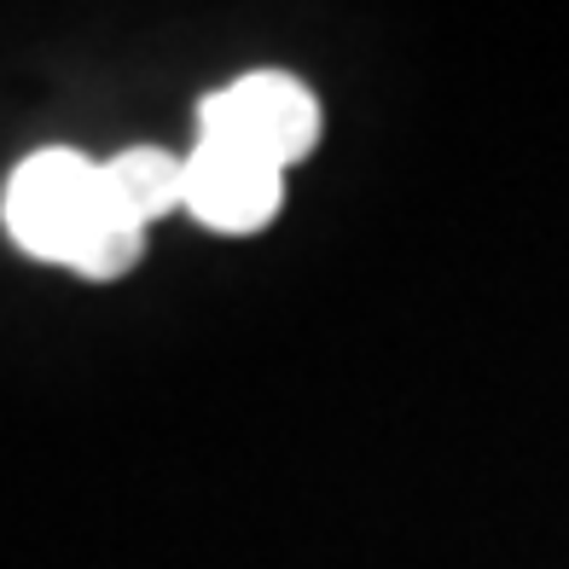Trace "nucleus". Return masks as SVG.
I'll return each instance as SVG.
<instances>
[{"instance_id":"nucleus-4","label":"nucleus","mask_w":569,"mask_h":569,"mask_svg":"<svg viewBox=\"0 0 569 569\" xmlns=\"http://www.w3.org/2000/svg\"><path fill=\"white\" fill-rule=\"evenodd\" d=\"M106 198H111V216L140 227L158 221L169 210H187V158H169L158 146H134L122 158L106 163Z\"/></svg>"},{"instance_id":"nucleus-5","label":"nucleus","mask_w":569,"mask_h":569,"mask_svg":"<svg viewBox=\"0 0 569 569\" xmlns=\"http://www.w3.org/2000/svg\"><path fill=\"white\" fill-rule=\"evenodd\" d=\"M134 256H140V227H128V221H106L93 232V239L82 244V256H76V268H82L88 279H117L134 268Z\"/></svg>"},{"instance_id":"nucleus-1","label":"nucleus","mask_w":569,"mask_h":569,"mask_svg":"<svg viewBox=\"0 0 569 569\" xmlns=\"http://www.w3.org/2000/svg\"><path fill=\"white\" fill-rule=\"evenodd\" d=\"M106 221H117L106 198V163H88L76 151H41L7 187L12 239L47 262H76Z\"/></svg>"},{"instance_id":"nucleus-2","label":"nucleus","mask_w":569,"mask_h":569,"mask_svg":"<svg viewBox=\"0 0 569 569\" xmlns=\"http://www.w3.org/2000/svg\"><path fill=\"white\" fill-rule=\"evenodd\" d=\"M198 128L210 146L244 151V158L268 163V169H284L315 146L320 111L308 99V88H297L291 76H244V82L203 99Z\"/></svg>"},{"instance_id":"nucleus-3","label":"nucleus","mask_w":569,"mask_h":569,"mask_svg":"<svg viewBox=\"0 0 569 569\" xmlns=\"http://www.w3.org/2000/svg\"><path fill=\"white\" fill-rule=\"evenodd\" d=\"M187 210L216 232H256L279 210V169L198 140L187 158Z\"/></svg>"}]
</instances>
